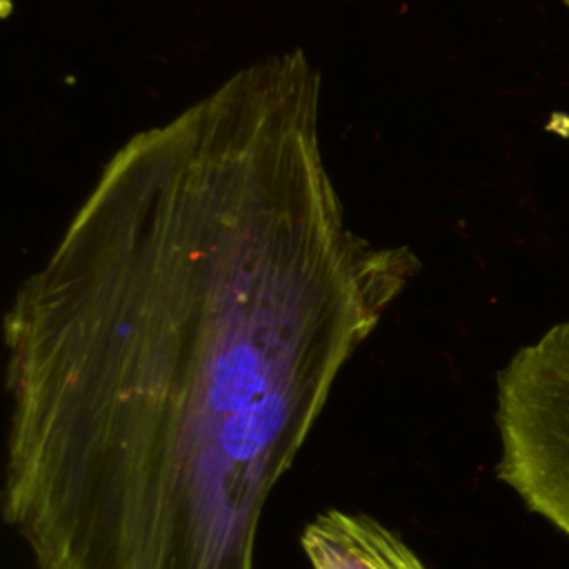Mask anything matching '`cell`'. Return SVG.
I'll return each mask as SVG.
<instances>
[{"instance_id": "3", "label": "cell", "mask_w": 569, "mask_h": 569, "mask_svg": "<svg viewBox=\"0 0 569 569\" xmlns=\"http://www.w3.org/2000/svg\"><path fill=\"white\" fill-rule=\"evenodd\" d=\"M300 542L311 569H427L396 531L367 513L327 509L307 522Z\"/></svg>"}, {"instance_id": "4", "label": "cell", "mask_w": 569, "mask_h": 569, "mask_svg": "<svg viewBox=\"0 0 569 569\" xmlns=\"http://www.w3.org/2000/svg\"><path fill=\"white\" fill-rule=\"evenodd\" d=\"M562 2H565V4H567V7H569V0H562Z\"/></svg>"}, {"instance_id": "1", "label": "cell", "mask_w": 569, "mask_h": 569, "mask_svg": "<svg viewBox=\"0 0 569 569\" xmlns=\"http://www.w3.org/2000/svg\"><path fill=\"white\" fill-rule=\"evenodd\" d=\"M302 49L102 167L7 307L2 518L36 569H253L267 498L420 271L347 224Z\"/></svg>"}, {"instance_id": "2", "label": "cell", "mask_w": 569, "mask_h": 569, "mask_svg": "<svg viewBox=\"0 0 569 569\" xmlns=\"http://www.w3.org/2000/svg\"><path fill=\"white\" fill-rule=\"evenodd\" d=\"M498 478L569 536V320L520 347L496 378Z\"/></svg>"}]
</instances>
